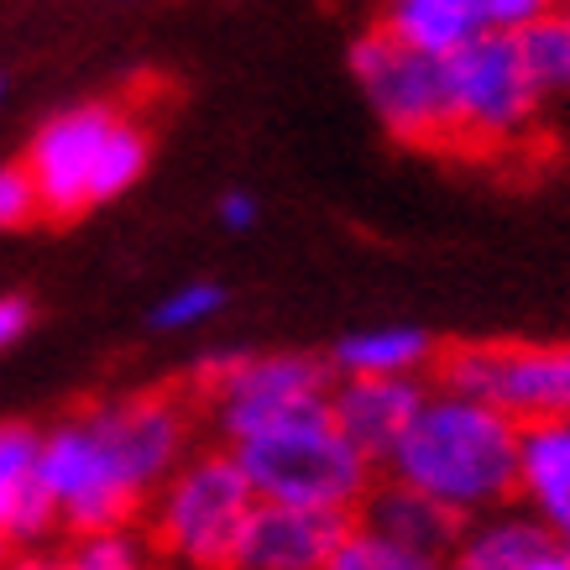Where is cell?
I'll return each instance as SVG.
<instances>
[{
	"instance_id": "7c38bea8",
	"label": "cell",
	"mask_w": 570,
	"mask_h": 570,
	"mask_svg": "<svg viewBox=\"0 0 570 570\" xmlns=\"http://www.w3.org/2000/svg\"><path fill=\"white\" fill-rule=\"evenodd\" d=\"M544 529L570 539V419H534L519 430V492Z\"/></svg>"
},
{
	"instance_id": "5bb4252c",
	"label": "cell",
	"mask_w": 570,
	"mask_h": 570,
	"mask_svg": "<svg viewBox=\"0 0 570 570\" xmlns=\"http://www.w3.org/2000/svg\"><path fill=\"white\" fill-rule=\"evenodd\" d=\"M335 377H430L440 341L424 325H366L346 330L325 356Z\"/></svg>"
},
{
	"instance_id": "52a82bcc",
	"label": "cell",
	"mask_w": 570,
	"mask_h": 570,
	"mask_svg": "<svg viewBox=\"0 0 570 570\" xmlns=\"http://www.w3.org/2000/svg\"><path fill=\"white\" fill-rule=\"evenodd\" d=\"M445 79L455 141H471V147H502V141L523 137L544 100L529 79L519 37L498 32V27L445 52Z\"/></svg>"
},
{
	"instance_id": "8fae6325",
	"label": "cell",
	"mask_w": 570,
	"mask_h": 570,
	"mask_svg": "<svg viewBox=\"0 0 570 570\" xmlns=\"http://www.w3.org/2000/svg\"><path fill=\"white\" fill-rule=\"evenodd\" d=\"M424 393H430V377H335L330 382V419L382 471L403 430L414 424Z\"/></svg>"
},
{
	"instance_id": "ba28073f",
	"label": "cell",
	"mask_w": 570,
	"mask_h": 570,
	"mask_svg": "<svg viewBox=\"0 0 570 570\" xmlns=\"http://www.w3.org/2000/svg\"><path fill=\"white\" fill-rule=\"evenodd\" d=\"M351 73L362 85L377 121L409 147H445L455 141L450 126V79L440 52H419L397 42L387 27L351 42Z\"/></svg>"
},
{
	"instance_id": "ac0fdd59",
	"label": "cell",
	"mask_w": 570,
	"mask_h": 570,
	"mask_svg": "<svg viewBox=\"0 0 570 570\" xmlns=\"http://www.w3.org/2000/svg\"><path fill=\"white\" fill-rule=\"evenodd\" d=\"M325 570H445V560L430 550H414V544H397L372 523L351 519L346 539L335 544Z\"/></svg>"
},
{
	"instance_id": "d4e9b609",
	"label": "cell",
	"mask_w": 570,
	"mask_h": 570,
	"mask_svg": "<svg viewBox=\"0 0 570 570\" xmlns=\"http://www.w3.org/2000/svg\"><path fill=\"white\" fill-rule=\"evenodd\" d=\"M215 215H220L225 230H252V225L262 220V205H257V194H246V189H225L220 194V205H215Z\"/></svg>"
},
{
	"instance_id": "44dd1931",
	"label": "cell",
	"mask_w": 570,
	"mask_h": 570,
	"mask_svg": "<svg viewBox=\"0 0 570 570\" xmlns=\"http://www.w3.org/2000/svg\"><path fill=\"white\" fill-rule=\"evenodd\" d=\"M52 529H63V519H58V502H52V492L42 487V476H27V487L17 492V502H11V513H6V539L11 544H21V550H37L42 539H52Z\"/></svg>"
},
{
	"instance_id": "83f0119b",
	"label": "cell",
	"mask_w": 570,
	"mask_h": 570,
	"mask_svg": "<svg viewBox=\"0 0 570 570\" xmlns=\"http://www.w3.org/2000/svg\"><path fill=\"white\" fill-rule=\"evenodd\" d=\"M6 570H63V554L21 550V554H17V560H6Z\"/></svg>"
},
{
	"instance_id": "484cf974",
	"label": "cell",
	"mask_w": 570,
	"mask_h": 570,
	"mask_svg": "<svg viewBox=\"0 0 570 570\" xmlns=\"http://www.w3.org/2000/svg\"><path fill=\"white\" fill-rule=\"evenodd\" d=\"M27 330H32V304L17 294H6L0 298V351H11Z\"/></svg>"
},
{
	"instance_id": "2e32d148",
	"label": "cell",
	"mask_w": 570,
	"mask_h": 570,
	"mask_svg": "<svg viewBox=\"0 0 570 570\" xmlns=\"http://www.w3.org/2000/svg\"><path fill=\"white\" fill-rule=\"evenodd\" d=\"M387 32L419 52H455L471 37L492 32L487 0H393L387 6Z\"/></svg>"
},
{
	"instance_id": "30bf717a",
	"label": "cell",
	"mask_w": 570,
	"mask_h": 570,
	"mask_svg": "<svg viewBox=\"0 0 570 570\" xmlns=\"http://www.w3.org/2000/svg\"><path fill=\"white\" fill-rule=\"evenodd\" d=\"M351 519L356 513H341V508L257 498L230 570H325L335 544L346 539Z\"/></svg>"
},
{
	"instance_id": "f546056e",
	"label": "cell",
	"mask_w": 570,
	"mask_h": 570,
	"mask_svg": "<svg viewBox=\"0 0 570 570\" xmlns=\"http://www.w3.org/2000/svg\"><path fill=\"white\" fill-rule=\"evenodd\" d=\"M554 6H570V0H554Z\"/></svg>"
},
{
	"instance_id": "f1b7e54d",
	"label": "cell",
	"mask_w": 570,
	"mask_h": 570,
	"mask_svg": "<svg viewBox=\"0 0 570 570\" xmlns=\"http://www.w3.org/2000/svg\"><path fill=\"white\" fill-rule=\"evenodd\" d=\"M6 560H11V554H6V534H0V570H6Z\"/></svg>"
},
{
	"instance_id": "277c9868",
	"label": "cell",
	"mask_w": 570,
	"mask_h": 570,
	"mask_svg": "<svg viewBox=\"0 0 570 570\" xmlns=\"http://www.w3.org/2000/svg\"><path fill=\"white\" fill-rule=\"evenodd\" d=\"M252 508L257 487L242 471L236 450H199L184 455L147 498L141 534L153 539L157 560H168L174 570H230Z\"/></svg>"
},
{
	"instance_id": "603a6c76",
	"label": "cell",
	"mask_w": 570,
	"mask_h": 570,
	"mask_svg": "<svg viewBox=\"0 0 570 570\" xmlns=\"http://www.w3.org/2000/svg\"><path fill=\"white\" fill-rule=\"evenodd\" d=\"M42 215L37 205V184L27 174V163H6L0 168V230H21Z\"/></svg>"
},
{
	"instance_id": "cb8c5ba5",
	"label": "cell",
	"mask_w": 570,
	"mask_h": 570,
	"mask_svg": "<svg viewBox=\"0 0 570 570\" xmlns=\"http://www.w3.org/2000/svg\"><path fill=\"white\" fill-rule=\"evenodd\" d=\"M550 6L554 0H487V11H492V27H498V32H523V27L539 21Z\"/></svg>"
},
{
	"instance_id": "6da1fadb",
	"label": "cell",
	"mask_w": 570,
	"mask_h": 570,
	"mask_svg": "<svg viewBox=\"0 0 570 570\" xmlns=\"http://www.w3.org/2000/svg\"><path fill=\"white\" fill-rule=\"evenodd\" d=\"M189 403L174 393H131L63 419L37 445V476L69 534L137 523L163 476L189 455Z\"/></svg>"
},
{
	"instance_id": "3957f363",
	"label": "cell",
	"mask_w": 570,
	"mask_h": 570,
	"mask_svg": "<svg viewBox=\"0 0 570 570\" xmlns=\"http://www.w3.org/2000/svg\"><path fill=\"white\" fill-rule=\"evenodd\" d=\"M153 141L131 116L110 105H73L32 137L27 174L48 220H73L85 209L121 199L147 174Z\"/></svg>"
},
{
	"instance_id": "9c48e42d",
	"label": "cell",
	"mask_w": 570,
	"mask_h": 570,
	"mask_svg": "<svg viewBox=\"0 0 570 570\" xmlns=\"http://www.w3.org/2000/svg\"><path fill=\"white\" fill-rule=\"evenodd\" d=\"M455 393L487 397L519 424L570 419V346H502V341H461L440 346L430 372Z\"/></svg>"
},
{
	"instance_id": "7402d4cb",
	"label": "cell",
	"mask_w": 570,
	"mask_h": 570,
	"mask_svg": "<svg viewBox=\"0 0 570 570\" xmlns=\"http://www.w3.org/2000/svg\"><path fill=\"white\" fill-rule=\"evenodd\" d=\"M37 445H42L37 430H27V424H0V534H6V513H11L17 492L37 471Z\"/></svg>"
},
{
	"instance_id": "8992f818",
	"label": "cell",
	"mask_w": 570,
	"mask_h": 570,
	"mask_svg": "<svg viewBox=\"0 0 570 570\" xmlns=\"http://www.w3.org/2000/svg\"><path fill=\"white\" fill-rule=\"evenodd\" d=\"M194 382L209 403V424L225 445L273 430L283 419L330 409L335 366L304 351H209L194 366Z\"/></svg>"
},
{
	"instance_id": "9a60e30c",
	"label": "cell",
	"mask_w": 570,
	"mask_h": 570,
	"mask_svg": "<svg viewBox=\"0 0 570 570\" xmlns=\"http://www.w3.org/2000/svg\"><path fill=\"white\" fill-rule=\"evenodd\" d=\"M550 534L554 529H544L523 502H502V508L466 519L461 539L445 554V570H529V560Z\"/></svg>"
},
{
	"instance_id": "ffe728a7",
	"label": "cell",
	"mask_w": 570,
	"mask_h": 570,
	"mask_svg": "<svg viewBox=\"0 0 570 570\" xmlns=\"http://www.w3.org/2000/svg\"><path fill=\"white\" fill-rule=\"evenodd\" d=\"M225 288L220 283H184V288H174V294H163L153 304V314H147V325L153 330H168V335H178V330H199L209 325L215 314L225 309Z\"/></svg>"
},
{
	"instance_id": "4fadbf2b",
	"label": "cell",
	"mask_w": 570,
	"mask_h": 570,
	"mask_svg": "<svg viewBox=\"0 0 570 570\" xmlns=\"http://www.w3.org/2000/svg\"><path fill=\"white\" fill-rule=\"evenodd\" d=\"M356 519L382 529V534L397 539V544H414V550L440 554V560H445L450 544H455L461 529H466V519H461L450 502L430 498L424 487L382 476V471H377V482H372V492L362 498V508H356Z\"/></svg>"
},
{
	"instance_id": "4316f807",
	"label": "cell",
	"mask_w": 570,
	"mask_h": 570,
	"mask_svg": "<svg viewBox=\"0 0 570 570\" xmlns=\"http://www.w3.org/2000/svg\"><path fill=\"white\" fill-rule=\"evenodd\" d=\"M529 570H570V539L550 534L544 544H539L534 560H529Z\"/></svg>"
},
{
	"instance_id": "5b68a950",
	"label": "cell",
	"mask_w": 570,
	"mask_h": 570,
	"mask_svg": "<svg viewBox=\"0 0 570 570\" xmlns=\"http://www.w3.org/2000/svg\"><path fill=\"white\" fill-rule=\"evenodd\" d=\"M230 450L252 476L257 498L273 502H314V508L356 513L372 482H377V466L351 445L346 430L330 419V409L283 419V424L252 434Z\"/></svg>"
},
{
	"instance_id": "d6986e66",
	"label": "cell",
	"mask_w": 570,
	"mask_h": 570,
	"mask_svg": "<svg viewBox=\"0 0 570 570\" xmlns=\"http://www.w3.org/2000/svg\"><path fill=\"white\" fill-rule=\"evenodd\" d=\"M63 570H157V550L131 523L89 529V534H73V544L63 550Z\"/></svg>"
},
{
	"instance_id": "7a4b0ae2",
	"label": "cell",
	"mask_w": 570,
	"mask_h": 570,
	"mask_svg": "<svg viewBox=\"0 0 570 570\" xmlns=\"http://www.w3.org/2000/svg\"><path fill=\"white\" fill-rule=\"evenodd\" d=\"M519 419L492 409L487 397L430 382L414 424L382 461V476L424 487L461 519H476L487 508L513 502L519 492Z\"/></svg>"
},
{
	"instance_id": "e0dca14e",
	"label": "cell",
	"mask_w": 570,
	"mask_h": 570,
	"mask_svg": "<svg viewBox=\"0 0 570 570\" xmlns=\"http://www.w3.org/2000/svg\"><path fill=\"white\" fill-rule=\"evenodd\" d=\"M519 37V52L529 63V79L534 89L550 100V95H570V6H550L539 21H529Z\"/></svg>"
}]
</instances>
